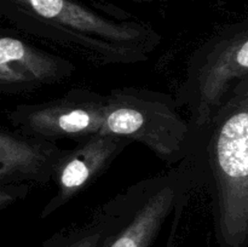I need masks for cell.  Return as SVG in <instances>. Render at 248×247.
<instances>
[{
  "label": "cell",
  "instance_id": "6da1fadb",
  "mask_svg": "<svg viewBox=\"0 0 248 247\" xmlns=\"http://www.w3.org/2000/svg\"><path fill=\"white\" fill-rule=\"evenodd\" d=\"M0 11L23 33L97 67L145 62L161 43L150 24L81 0H0Z\"/></svg>",
  "mask_w": 248,
  "mask_h": 247
},
{
  "label": "cell",
  "instance_id": "7a4b0ae2",
  "mask_svg": "<svg viewBox=\"0 0 248 247\" xmlns=\"http://www.w3.org/2000/svg\"><path fill=\"white\" fill-rule=\"evenodd\" d=\"M186 160L210 195L218 247H248V77L194 132Z\"/></svg>",
  "mask_w": 248,
  "mask_h": 247
},
{
  "label": "cell",
  "instance_id": "3957f363",
  "mask_svg": "<svg viewBox=\"0 0 248 247\" xmlns=\"http://www.w3.org/2000/svg\"><path fill=\"white\" fill-rule=\"evenodd\" d=\"M195 188L190 165L131 184L110 200L116 225L106 247H174L189 194Z\"/></svg>",
  "mask_w": 248,
  "mask_h": 247
},
{
  "label": "cell",
  "instance_id": "277c9868",
  "mask_svg": "<svg viewBox=\"0 0 248 247\" xmlns=\"http://www.w3.org/2000/svg\"><path fill=\"white\" fill-rule=\"evenodd\" d=\"M248 77V17L220 26L189 57L176 102L194 132L212 118L232 90Z\"/></svg>",
  "mask_w": 248,
  "mask_h": 247
},
{
  "label": "cell",
  "instance_id": "5b68a950",
  "mask_svg": "<svg viewBox=\"0 0 248 247\" xmlns=\"http://www.w3.org/2000/svg\"><path fill=\"white\" fill-rule=\"evenodd\" d=\"M101 132L140 143L174 166L190 155L194 142L193 126L174 97L133 86L110 90Z\"/></svg>",
  "mask_w": 248,
  "mask_h": 247
},
{
  "label": "cell",
  "instance_id": "8992f818",
  "mask_svg": "<svg viewBox=\"0 0 248 247\" xmlns=\"http://www.w3.org/2000/svg\"><path fill=\"white\" fill-rule=\"evenodd\" d=\"M108 108V94L74 87L63 96L39 103L18 104L7 113L14 130L56 142L81 140L101 132Z\"/></svg>",
  "mask_w": 248,
  "mask_h": 247
},
{
  "label": "cell",
  "instance_id": "52a82bcc",
  "mask_svg": "<svg viewBox=\"0 0 248 247\" xmlns=\"http://www.w3.org/2000/svg\"><path fill=\"white\" fill-rule=\"evenodd\" d=\"M130 143L124 137L98 132L78 140L72 149H65L52 179L55 195L44 206L40 218L51 216L93 183Z\"/></svg>",
  "mask_w": 248,
  "mask_h": 247
},
{
  "label": "cell",
  "instance_id": "ba28073f",
  "mask_svg": "<svg viewBox=\"0 0 248 247\" xmlns=\"http://www.w3.org/2000/svg\"><path fill=\"white\" fill-rule=\"evenodd\" d=\"M77 67L5 29L0 35V92L19 94L69 79Z\"/></svg>",
  "mask_w": 248,
  "mask_h": 247
},
{
  "label": "cell",
  "instance_id": "9c48e42d",
  "mask_svg": "<svg viewBox=\"0 0 248 247\" xmlns=\"http://www.w3.org/2000/svg\"><path fill=\"white\" fill-rule=\"evenodd\" d=\"M65 149L52 140L0 130V185L52 182Z\"/></svg>",
  "mask_w": 248,
  "mask_h": 247
},
{
  "label": "cell",
  "instance_id": "30bf717a",
  "mask_svg": "<svg viewBox=\"0 0 248 247\" xmlns=\"http://www.w3.org/2000/svg\"><path fill=\"white\" fill-rule=\"evenodd\" d=\"M115 225V212L107 201L87 222L55 232L39 247H106Z\"/></svg>",
  "mask_w": 248,
  "mask_h": 247
},
{
  "label": "cell",
  "instance_id": "8fae6325",
  "mask_svg": "<svg viewBox=\"0 0 248 247\" xmlns=\"http://www.w3.org/2000/svg\"><path fill=\"white\" fill-rule=\"evenodd\" d=\"M31 184H2L0 185V211L16 201L22 200L31 191Z\"/></svg>",
  "mask_w": 248,
  "mask_h": 247
},
{
  "label": "cell",
  "instance_id": "7c38bea8",
  "mask_svg": "<svg viewBox=\"0 0 248 247\" xmlns=\"http://www.w3.org/2000/svg\"><path fill=\"white\" fill-rule=\"evenodd\" d=\"M228 1H229V0H216V5H217V6H223V5L227 4Z\"/></svg>",
  "mask_w": 248,
  "mask_h": 247
},
{
  "label": "cell",
  "instance_id": "4fadbf2b",
  "mask_svg": "<svg viewBox=\"0 0 248 247\" xmlns=\"http://www.w3.org/2000/svg\"><path fill=\"white\" fill-rule=\"evenodd\" d=\"M135 1H144V2H154V1H169V0H135Z\"/></svg>",
  "mask_w": 248,
  "mask_h": 247
}]
</instances>
